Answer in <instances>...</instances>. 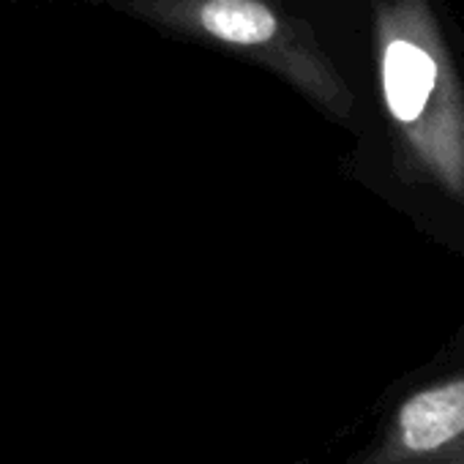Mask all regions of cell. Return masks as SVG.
Segmentation results:
<instances>
[{"instance_id":"obj_2","label":"cell","mask_w":464,"mask_h":464,"mask_svg":"<svg viewBox=\"0 0 464 464\" xmlns=\"http://www.w3.org/2000/svg\"><path fill=\"white\" fill-rule=\"evenodd\" d=\"M131 9L180 34L244 53L276 72L334 118H347L353 93L312 31L268 0H131Z\"/></svg>"},{"instance_id":"obj_3","label":"cell","mask_w":464,"mask_h":464,"mask_svg":"<svg viewBox=\"0 0 464 464\" xmlns=\"http://www.w3.org/2000/svg\"><path fill=\"white\" fill-rule=\"evenodd\" d=\"M344 464H464V363L401 393Z\"/></svg>"},{"instance_id":"obj_1","label":"cell","mask_w":464,"mask_h":464,"mask_svg":"<svg viewBox=\"0 0 464 464\" xmlns=\"http://www.w3.org/2000/svg\"><path fill=\"white\" fill-rule=\"evenodd\" d=\"M377 69L404 180L464 202V85L426 0H380Z\"/></svg>"}]
</instances>
